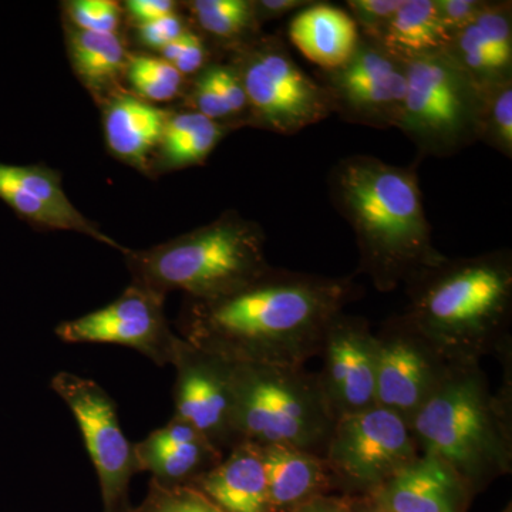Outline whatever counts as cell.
Masks as SVG:
<instances>
[{
    "mask_svg": "<svg viewBox=\"0 0 512 512\" xmlns=\"http://www.w3.org/2000/svg\"><path fill=\"white\" fill-rule=\"evenodd\" d=\"M406 286L403 313L451 365H477L511 346L510 249L470 258L444 256Z\"/></svg>",
    "mask_w": 512,
    "mask_h": 512,
    "instance_id": "3957f363",
    "label": "cell"
},
{
    "mask_svg": "<svg viewBox=\"0 0 512 512\" xmlns=\"http://www.w3.org/2000/svg\"><path fill=\"white\" fill-rule=\"evenodd\" d=\"M188 8L205 33L232 49L261 36L254 0H194Z\"/></svg>",
    "mask_w": 512,
    "mask_h": 512,
    "instance_id": "d4e9b609",
    "label": "cell"
},
{
    "mask_svg": "<svg viewBox=\"0 0 512 512\" xmlns=\"http://www.w3.org/2000/svg\"><path fill=\"white\" fill-rule=\"evenodd\" d=\"M192 35H194V32L187 30V32H184L183 35L173 40V42L168 43L167 46L160 50L161 59H164L165 62L173 64L175 60L181 56V53L184 52L185 47L188 46V43H190Z\"/></svg>",
    "mask_w": 512,
    "mask_h": 512,
    "instance_id": "7bdbcfd3",
    "label": "cell"
},
{
    "mask_svg": "<svg viewBox=\"0 0 512 512\" xmlns=\"http://www.w3.org/2000/svg\"><path fill=\"white\" fill-rule=\"evenodd\" d=\"M175 419L191 424L225 454L235 447L232 430V365L181 342L173 360Z\"/></svg>",
    "mask_w": 512,
    "mask_h": 512,
    "instance_id": "5bb4252c",
    "label": "cell"
},
{
    "mask_svg": "<svg viewBox=\"0 0 512 512\" xmlns=\"http://www.w3.org/2000/svg\"><path fill=\"white\" fill-rule=\"evenodd\" d=\"M292 512H352V508L345 501L323 495V497L315 498V500L301 505Z\"/></svg>",
    "mask_w": 512,
    "mask_h": 512,
    "instance_id": "b9f144b4",
    "label": "cell"
},
{
    "mask_svg": "<svg viewBox=\"0 0 512 512\" xmlns=\"http://www.w3.org/2000/svg\"><path fill=\"white\" fill-rule=\"evenodd\" d=\"M128 512H224L192 485H165L151 480L144 503Z\"/></svg>",
    "mask_w": 512,
    "mask_h": 512,
    "instance_id": "f1b7e54d",
    "label": "cell"
},
{
    "mask_svg": "<svg viewBox=\"0 0 512 512\" xmlns=\"http://www.w3.org/2000/svg\"><path fill=\"white\" fill-rule=\"evenodd\" d=\"M272 511L292 512L332 485L325 458L298 448L261 447Z\"/></svg>",
    "mask_w": 512,
    "mask_h": 512,
    "instance_id": "ffe728a7",
    "label": "cell"
},
{
    "mask_svg": "<svg viewBox=\"0 0 512 512\" xmlns=\"http://www.w3.org/2000/svg\"><path fill=\"white\" fill-rule=\"evenodd\" d=\"M234 128L235 124L208 120L204 126L191 131L187 136L178 138L173 143L163 144L160 146V154L165 168L177 170L204 163L222 138Z\"/></svg>",
    "mask_w": 512,
    "mask_h": 512,
    "instance_id": "83f0119b",
    "label": "cell"
},
{
    "mask_svg": "<svg viewBox=\"0 0 512 512\" xmlns=\"http://www.w3.org/2000/svg\"><path fill=\"white\" fill-rule=\"evenodd\" d=\"M362 512H383L382 510H379V508L376 507L375 504H367L366 507H363Z\"/></svg>",
    "mask_w": 512,
    "mask_h": 512,
    "instance_id": "ee69618b",
    "label": "cell"
},
{
    "mask_svg": "<svg viewBox=\"0 0 512 512\" xmlns=\"http://www.w3.org/2000/svg\"><path fill=\"white\" fill-rule=\"evenodd\" d=\"M402 3L403 0H348L346 6L360 35L379 42Z\"/></svg>",
    "mask_w": 512,
    "mask_h": 512,
    "instance_id": "1f68e13d",
    "label": "cell"
},
{
    "mask_svg": "<svg viewBox=\"0 0 512 512\" xmlns=\"http://www.w3.org/2000/svg\"><path fill=\"white\" fill-rule=\"evenodd\" d=\"M79 424L99 476L104 512H127L131 478L138 473L134 444L121 430L116 403L94 380L59 372L50 382Z\"/></svg>",
    "mask_w": 512,
    "mask_h": 512,
    "instance_id": "8fae6325",
    "label": "cell"
},
{
    "mask_svg": "<svg viewBox=\"0 0 512 512\" xmlns=\"http://www.w3.org/2000/svg\"><path fill=\"white\" fill-rule=\"evenodd\" d=\"M248 99V124L293 136L332 116L325 89L293 60L281 37L258 36L232 49Z\"/></svg>",
    "mask_w": 512,
    "mask_h": 512,
    "instance_id": "ba28073f",
    "label": "cell"
},
{
    "mask_svg": "<svg viewBox=\"0 0 512 512\" xmlns=\"http://www.w3.org/2000/svg\"><path fill=\"white\" fill-rule=\"evenodd\" d=\"M332 114L348 123L397 128L407 92L404 64L375 40L360 35L355 53L342 66L318 70Z\"/></svg>",
    "mask_w": 512,
    "mask_h": 512,
    "instance_id": "30bf717a",
    "label": "cell"
},
{
    "mask_svg": "<svg viewBox=\"0 0 512 512\" xmlns=\"http://www.w3.org/2000/svg\"><path fill=\"white\" fill-rule=\"evenodd\" d=\"M289 40L319 70H332L348 62L360 32L346 10L326 2H313L295 13L288 28Z\"/></svg>",
    "mask_w": 512,
    "mask_h": 512,
    "instance_id": "d6986e66",
    "label": "cell"
},
{
    "mask_svg": "<svg viewBox=\"0 0 512 512\" xmlns=\"http://www.w3.org/2000/svg\"><path fill=\"white\" fill-rule=\"evenodd\" d=\"M126 6L131 18L137 20L138 25H144L175 13L177 3L171 0H130Z\"/></svg>",
    "mask_w": 512,
    "mask_h": 512,
    "instance_id": "f35d334b",
    "label": "cell"
},
{
    "mask_svg": "<svg viewBox=\"0 0 512 512\" xmlns=\"http://www.w3.org/2000/svg\"><path fill=\"white\" fill-rule=\"evenodd\" d=\"M265 232L254 221L229 211L211 224L146 251L126 254L133 284L164 295L210 301L239 291L265 274Z\"/></svg>",
    "mask_w": 512,
    "mask_h": 512,
    "instance_id": "5b68a950",
    "label": "cell"
},
{
    "mask_svg": "<svg viewBox=\"0 0 512 512\" xmlns=\"http://www.w3.org/2000/svg\"><path fill=\"white\" fill-rule=\"evenodd\" d=\"M320 355L318 375L336 420L376 406V335L365 318L345 312L336 316Z\"/></svg>",
    "mask_w": 512,
    "mask_h": 512,
    "instance_id": "9a60e30c",
    "label": "cell"
},
{
    "mask_svg": "<svg viewBox=\"0 0 512 512\" xmlns=\"http://www.w3.org/2000/svg\"><path fill=\"white\" fill-rule=\"evenodd\" d=\"M328 187L333 207L355 234L357 274L369 276L377 291H396L446 256L434 247L416 164L345 157L330 170Z\"/></svg>",
    "mask_w": 512,
    "mask_h": 512,
    "instance_id": "7a4b0ae2",
    "label": "cell"
},
{
    "mask_svg": "<svg viewBox=\"0 0 512 512\" xmlns=\"http://www.w3.org/2000/svg\"><path fill=\"white\" fill-rule=\"evenodd\" d=\"M187 30L183 19L177 13H171V15L164 16V18L153 20V22L138 25V35H140L141 42L158 50L163 49Z\"/></svg>",
    "mask_w": 512,
    "mask_h": 512,
    "instance_id": "d590c367",
    "label": "cell"
},
{
    "mask_svg": "<svg viewBox=\"0 0 512 512\" xmlns=\"http://www.w3.org/2000/svg\"><path fill=\"white\" fill-rule=\"evenodd\" d=\"M56 336L66 343L126 346L158 366L173 365L183 342L165 318L164 295L136 284L99 311L60 323Z\"/></svg>",
    "mask_w": 512,
    "mask_h": 512,
    "instance_id": "4fadbf2b",
    "label": "cell"
},
{
    "mask_svg": "<svg viewBox=\"0 0 512 512\" xmlns=\"http://www.w3.org/2000/svg\"><path fill=\"white\" fill-rule=\"evenodd\" d=\"M512 384L491 392L480 363L454 365L410 421L421 454L446 463L471 494L512 468Z\"/></svg>",
    "mask_w": 512,
    "mask_h": 512,
    "instance_id": "277c9868",
    "label": "cell"
},
{
    "mask_svg": "<svg viewBox=\"0 0 512 512\" xmlns=\"http://www.w3.org/2000/svg\"><path fill=\"white\" fill-rule=\"evenodd\" d=\"M0 200L36 227L76 231L128 252L80 214L64 192L60 174L46 165L0 163Z\"/></svg>",
    "mask_w": 512,
    "mask_h": 512,
    "instance_id": "2e32d148",
    "label": "cell"
},
{
    "mask_svg": "<svg viewBox=\"0 0 512 512\" xmlns=\"http://www.w3.org/2000/svg\"><path fill=\"white\" fill-rule=\"evenodd\" d=\"M484 2L485 0H436L437 13L448 36L453 37L473 25Z\"/></svg>",
    "mask_w": 512,
    "mask_h": 512,
    "instance_id": "e575fe53",
    "label": "cell"
},
{
    "mask_svg": "<svg viewBox=\"0 0 512 512\" xmlns=\"http://www.w3.org/2000/svg\"><path fill=\"white\" fill-rule=\"evenodd\" d=\"M450 40L441 25L436 0H403L377 43L399 62L407 63L444 52Z\"/></svg>",
    "mask_w": 512,
    "mask_h": 512,
    "instance_id": "7402d4cb",
    "label": "cell"
},
{
    "mask_svg": "<svg viewBox=\"0 0 512 512\" xmlns=\"http://www.w3.org/2000/svg\"><path fill=\"white\" fill-rule=\"evenodd\" d=\"M419 451L409 424L376 404L336 420L323 458L333 481L372 494L417 460Z\"/></svg>",
    "mask_w": 512,
    "mask_h": 512,
    "instance_id": "9c48e42d",
    "label": "cell"
},
{
    "mask_svg": "<svg viewBox=\"0 0 512 512\" xmlns=\"http://www.w3.org/2000/svg\"><path fill=\"white\" fill-rule=\"evenodd\" d=\"M212 83L218 93L228 104L235 120H245L248 123V99L238 73L231 64H210L207 66Z\"/></svg>",
    "mask_w": 512,
    "mask_h": 512,
    "instance_id": "836d02e7",
    "label": "cell"
},
{
    "mask_svg": "<svg viewBox=\"0 0 512 512\" xmlns=\"http://www.w3.org/2000/svg\"><path fill=\"white\" fill-rule=\"evenodd\" d=\"M446 53L480 86L512 76V67L498 60L474 23L451 37Z\"/></svg>",
    "mask_w": 512,
    "mask_h": 512,
    "instance_id": "4316f807",
    "label": "cell"
},
{
    "mask_svg": "<svg viewBox=\"0 0 512 512\" xmlns=\"http://www.w3.org/2000/svg\"><path fill=\"white\" fill-rule=\"evenodd\" d=\"M137 470L153 474V480L165 485H190L195 478L217 466L225 454L207 439L174 446L150 447L134 444Z\"/></svg>",
    "mask_w": 512,
    "mask_h": 512,
    "instance_id": "603a6c76",
    "label": "cell"
},
{
    "mask_svg": "<svg viewBox=\"0 0 512 512\" xmlns=\"http://www.w3.org/2000/svg\"><path fill=\"white\" fill-rule=\"evenodd\" d=\"M70 57L84 83L99 89L113 82L126 64V49L117 33L69 32Z\"/></svg>",
    "mask_w": 512,
    "mask_h": 512,
    "instance_id": "cb8c5ba5",
    "label": "cell"
},
{
    "mask_svg": "<svg viewBox=\"0 0 512 512\" xmlns=\"http://www.w3.org/2000/svg\"><path fill=\"white\" fill-rule=\"evenodd\" d=\"M474 25L485 42L505 66L512 67V3L510 0H485Z\"/></svg>",
    "mask_w": 512,
    "mask_h": 512,
    "instance_id": "f546056e",
    "label": "cell"
},
{
    "mask_svg": "<svg viewBox=\"0 0 512 512\" xmlns=\"http://www.w3.org/2000/svg\"><path fill=\"white\" fill-rule=\"evenodd\" d=\"M127 72L141 74L148 79L173 86L175 89H181V83H183V76L180 72L175 69L173 64L165 62L161 57H133L128 63Z\"/></svg>",
    "mask_w": 512,
    "mask_h": 512,
    "instance_id": "8d00e7d4",
    "label": "cell"
},
{
    "mask_svg": "<svg viewBox=\"0 0 512 512\" xmlns=\"http://www.w3.org/2000/svg\"><path fill=\"white\" fill-rule=\"evenodd\" d=\"M407 92L397 130L423 157H451L478 143L481 86L446 50L403 63Z\"/></svg>",
    "mask_w": 512,
    "mask_h": 512,
    "instance_id": "52a82bcc",
    "label": "cell"
},
{
    "mask_svg": "<svg viewBox=\"0 0 512 512\" xmlns=\"http://www.w3.org/2000/svg\"><path fill=\"white\" fill-rule=\"evenodd\" d=\"M231 365L235 443L323 456L336 416L319 375L303 366Z\"/></svg>",
    "mask_w": 512,
    "mask_h": 512,
    "instance_id": "8992f818",
    "label": "cell"
},
{
    "mask_svg": "<svg viewBox=\"0 0 512 512\" xmlns=\"http://www.w3.org/2000/svg\"><path fill=\"white\" fill-rule=\"evenodd\" d=\"M190 106L191 111L218 123L234 124L237 121L228 104L218 93L217 87L212 83L207 67H204L194 80L190 93Z\"/></svg>",
    "mask_w": 512,
    "mask_h": 512,
    "instance_id": "d6a6232c",
    "label": "cell"
},
{
    "mask_svg": "<svg viewBox=\"0 0 512 512\" xmlns=\"http://www.w3.org/2000/svg\"><path fill=\"white\" fill-rule=\"evenodd\" d=\"M170 111L131 94H117L104 110L107 146L126 163L144 167L148 154L160 146Z\"/></svg>",
    "mask_w": 512,
    "mask_h": 512,
    "instance_id": "44dd1931",
    "label": "cell"
},
{
    "mask_svg": "<svg viewBox=\"0 0 512 512\" xmlns=\"http://www.w3.org/2000/svg\"><path fill=\"white\" fill-rule=\"evenodd\" d=\"M205 59H207V49H205L201 37L194 33L190 43L185 47L181 56L175 60L173 66L181 76H188V74L200 73L204 69Z\"/></svg>",
    "mask_w": 512,
    "mask_h": 512,
    "instance_id": "60d3db41",
    "label": "cell"
},
{
    "mask_svg": "<svg viewBox=\"0 0 512 512\" xmlns=\"http://www.w3.org/2000/svg\"><path fill=\"white\" fill-rule=\"evenodd\" d=\"M74 28L96 33H116L120 25L119 3L111 0H73L67 3Z\"/></svg>",
    "mask_w": 512,
    "mask_h": 512,
    "instance_id": "4dcf8cb0",
    "label": "cell"
},
{
    "mask_svg": "<svg viewBox=\"0 0 512 512\" xmlns=\"http://www.w3.org/2000/svg\"><path fill=\"white\" fill-rule=\"evenodd\" d=\"M224 512H274L261 447L241 443L190 484Z\"/></svg>",
    "mask_w": 512,
    "mask_h": 512,
    "instance_id": "ac0fdd59",
    "label": "cell"
},
{
    "mask_svg": "<svg viewBox=\"0 0 512 512\" xmlns=\"http://www.w3.org/2000/svg\"><path fill=\"white\" fill-rule=\"evenodd\" d=\"M375 335L376 404L410 424L454 365L404 315L387 319Z\"/></svg>",
    "mask_w": 512,
    "mask_h": 512,
    "instance_id": "7c38bea8",
    "label": "cell"
},
{
    "mask_svg": "<svg viewBox=\"0 0 512 512\" xmlns=\"http://www.w3.org/2000/svg\"><path fill=\"white\" fill-rule=\"evenodd\" d=\"M471 493L440 458L420 454L377 490L370 503L383 512H464Z\"/></svg>",
    "mask_w": 512,
    "mask_h": 512,
    "instance_id": "e0dca14e",
    "label": "cell"
},
{
    "mask_svg": "<svg viewBox=\"0 0 512 512\" xmlns=\"http://www.w3.org/2000/svg\"><path fill=\"white\" fill-rule=\"evenodd\" d=\"M315 0H254L255 16L261 26L269 20L281 19L289 13L299 12Z\"/></svg>",
    "mask_w": 512,
    "mask_h": 512,
    "instance_id": "74e56055",
    "label": "cell"
},
{
    "mask_svg": "<svg viewBox=\"0 0 512 512\" xmlns=\"http://www.w3.org/2000/svg\"><path fill=\"white\" fill-rule=\"evenodd\" d=\"M128 80L131 86L136 90L138 96L144 97L150 101H168L173 100L180 93V89H175L168 84L157 82V80L148 79L141 74L127 72Z\"/></svg>",
    "mask_w": 512,
    "mask_h": 512,
    "instance_id": "ab89813d",
    "label": "cell"
},
{
    "mask_svg": "<svg viewBox=\"0 0 512 512\" xmlns=\"http://www.w3.org/2000/svg\"><path fill=\"white\" fill-rule=\"evenodd\" d=\"M362 289L352 276L271 268L239 291L187 299L180 338L228 363L305 366L322 353L330 323Z\"/></svg>",
    "mask_w": 512,
    "mask_h": 512,
    "instance_id": "6da1fadb",
    "label": "cell"
},
{
    "mask_svg": "<svg viewBox=\"0 0 512 512\" xmlns=\"http://www.w3.org/2000/svg\"><path fill=\"white\" fill-rule=\"evenodd\" d=\"M478 141L512 158V76L481 86Z\"/></svg>",
    "mask_w": 512,
    "mask_h": 512,
    "instance_id": "484cf974",
    "label": "cell"
}]
</instances>
